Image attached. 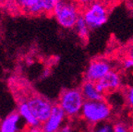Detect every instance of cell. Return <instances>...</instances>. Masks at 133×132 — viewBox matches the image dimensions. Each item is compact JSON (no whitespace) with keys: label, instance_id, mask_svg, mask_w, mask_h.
Here are the masks:
<instances>
[{"label":"cell","instance_id":"1","mask_svg":"<svg viewBox=\"0 0 133 132\" xmlns=\"http://www.w3.org/2000/svg\"><path fill=\"white\" fill-rule=\"evenodd\" d=\"M81 115L87 123L94 126L108 121L112 115V108L105 100L85 101Z\"/></svg>","mask_w":133,"mask_h":132},{"label":"cell","instance_id":"2","mask_svg":"<svg viewBox=\"0 0 133 132\" xmlns=\"http://www.w3.org/2000/svg\"><path fill=\"white\" fill-rule=\"evenodd\" d=\"M53 14L61 27L69 30L74 29L81 15L77 5L70 0H60Z\"/></svg>","mask_w":133,"mask_h":132},{"label":"cell","instance_id":"3","mask_svg":"<svg viewBox=\"0 0 133 132\" xmlns=\"http://www.w3.org/2000/svg\"><path fill=\"white\" fill-rule=\"evenodd\" d=\"M84 103L85 99L81 90L73 88L64 90L61 93L58 104L60 105L66 116L76 117L81 114Z\"/></svg>","mask_w":133,"mask_h":132},{"label":"cell","instance_id":"4","mask_svg":"<svg viewBox=\"0 0 133 132\" xmlns=\"http://www.w3.org/2000/svg\"><path fill=\"white\" fill-rule=\"evenodd\" d=\"M83 19L91 30H96L102 27L108 21L109 9L107 4L104 1H95L85 6L82 12Z\"/></svg>","mask_w":133,"mask_h":132},{"label":"cell","instance_id":"5","mask_svg":"<svg viewBox=\"0 0 133 132\" xmlns=\"http://www.w3.org/2000/svg\"><path fill=\"white\" fill-rule=\"evenodd\" d=\"M27 104L31 109L33 116L38 119L40 123H45L51 116L54 105L45 98L34 95L27 100Z\"/></svg>","mask_w":133,"mask_h":132},{"label":"cell","instance_id":"6","mask_svg":"<svg viewBox=\"0 0 133 132\" xmlns=\"http://www.w3.org/2000/svg\"><path fill=\"white\" fill-rule=\"evenodd\" d=\"M113 66L110 61L106 59H94L89 63L84 72L85 81H101L112 69Z\"/></svg>","mask_w":133,"mask_h":132},{"label":"cell","instance_id":"7","mask_svg":"<svg viewBox=\"0 0 133 132\" xmlns=\"http://www.w3.org/2000/svg\"><path fill=\"white\" fill-rule=\"evenodd\" d=\"M122 81L121 75L115 70H111L101 81L96 82V87L98 91L103 94L105 93H115L121 88Z\"/></svg>","mask_w":133,"mask_h":132},{"label":"cell","instance_id":"8","mask_svg":"<svg viewBox=\"0 0 133 132\" xmlns=\"http://www.w3.org/2000/svg\"><path fill=\"white\" fill-rule=\"evenodd\" d=\"M66 116V114L60 107V105H54L51 116L47 119V121L44 123V126L42 128L44 132H58L62 127V124Z\"/></svg>","mask_w":133,"mask_h":132},{"label":"cell","instance_id":"9","mask_svg":"<svg viewBox=\"0 0 133 132\" xmlns=\"http://www.w3.org/2000/svg\"><path fill=\"white\" fill-rule=\"evenodd\" d=\"M81 93L85 101H101L104 100V95L97 90L96 82L85 81L81 88Z\"/></svg>","mask_w":133,"mask_h":132},{"label":"cell","instance_id":"10","mask_svg":"<svg viewBox=\"0 0 133 132\" xmlns=\"http://www.w3.org/2000/svg\"><path fill=\"white\" fill-rule=\"evenodd\" d=\"M21 121V115L19 112H13L8 115L0 125V132H18Z\"/></svg>","mask_w":133,"mask_h":132},{"label":"cell","instance_id":"11","mask_svg":"<svg viewBox=\"0 0 133 132\" xmlns=\"http://www.w3.org/2000/svg\"><path fill=\"white\" fill-rule=\"evenodd\" d=\"M19 115H21V116H22V118L26 121V123H27L31 128H37V127H40L41 123L38 121V119L35 116H33V114L31 113V109L29 108V106H28L26 102L19 104Z\"/></svg>","mask_w":133,"mask_h":132},{"label":"cell","instance_id":"12","mask_svg":"<svg viewBox=\"0 0 133 132\" xmlns=\"http://www.w3.org/2000/svg\"><path fill=\"white\" fill-rule=\"evenodd\" d=\"M75 30H76V32H77L78 36L81 41H87L88 38H89L91 29L86 23L85 19H83L82 15H81V17L78 19L77 24L75 26Z\"/></svg>","mask_w":133,"mask_h":132},{"label":"cell","instance_id":"13","mask_svg":"<svg viewBox=\"0 0 133 132\" xmlns=\"http://www.w3.org/2000/svg\"><path fill=\"white\" fill-rule=\"evenodd\" d=\"M91 132H114V126L108 121L94 125Z\"/></svg>","mask_w":133,"mask_h":132},{"label":"cell","instance_id":"14","mask_svg":"<svg viewBox=\"0 0 133 132\" xmlns=\"http://www.w3.org/2000/svg\"><path fill=\"white\" fill-rule=\"evenodd\" d=\"M60 0H43L44 9L45 13H54L56 6Z\"/></svg>","mask_w":133,"mask_h":132},{"label":"cell","instance_id":"15","mask_svg":"<svg viewBox=\"0 0 133 132\" xmlns=\"http://www.w3.org/2000/svg\"><path fill=\"white\" fill-rule=\"evenodd\" d=\"M42 0H18V2H19V6L21 8H25L26 10L29 9L30 8H31L32 6L36 5L37 3L41 2Z\"/></svg>","mask_w":133,"mask_h":132},{"label":"cell","instance_id":"16","mask_svg":"<svg viewBox=\"0 0 133 132\" xmlns=\"http://www.w3.org/2000/svg\"><path fill=\"white\" fill-rule=\"evenodd\" d=\"M125 99L127 101L129 106L133 109V86L129 87L126 90V93H125Z\"/></svg>","mask_w":133,"mask_h":132},{"label":"cell","instance_id":"17","mask_svg":"<svg viewBox=\"0 0 133 132\" xmlns=\"http://www.w3.org/2000/svg\"><path fill=\"white\" fill-rule=\"evenodd\" d=\"M123 67L126 69H132L133 68V49L129 52V55L123 62Z\"/></svg>","mask_w":133,"mask_h":132},{"label":"cell","instance_id":"18","mask_svg":"<svg viewBox=\"0 0 133 132\" xmlns=\"http://www.w3.org/2000/svg\"><path fill=\"white\" fill-rule=\"evenodd\" d=\"M114 132H131L129 128L127 127V125L123 123H116L114 125Z\"/></svg>","mask_w":133,"mask_h":132},{"label":"cell","instance_id":"19","mask_svg":"<svg viewBox=\"0 0 133 132\" xmlns=\"http://www.w3.org/2000/svg\"><path fill=\"white\" fill-rule=\"evenodd\" d=\"M76 1H77L79 5H81V6H89L90 4H91V3L97 1V0H76Z\"/></svg>","mask_w":133,"mask_h":132},{"label":"cell","instance_id":"20","mask_svg":"<svg viewBox=\"0 0 133 132\" xmlns=\"http://www.w3.org/2000/svg\"><path fill=\"white\" fill-rule=\"evenodd\" d=\"M58 132H73V130H72V128H71L69 125L66 124V125H64V126L61 127Z\"/></svg>","mask_w":133,"mask_h":132},{"label":"cell","instance_id":"21","mask_svg":"<svg viewBox=\"0 0 133 132\" xmlns=\"http://www.w3.org/2000/svg\"><path fill=\"white\" fill-rule=\"evenodd\" d=\"M105 4H112V3H114V2H116V0H103Z\"/></svg>","mask_w":133,"mask_h":132},{"label":"cell","instance_id":"22","mask_svg":"<svg viewBox=\"0 0 133 132\" xmlns=\"http://www.w3.org/2000/svg\"><path fill=\"white\" fill-rule=\"evenodd\" d=\"M40 132H44V130H43V128H42V130H41V131H40Z\"/></svg>","mask_w":133,"mask_h":132},{"label":"cell","instance_id":"23","mask_svg":"<svg viewBox=\"0 0 133 132\" xmlns=\"http://www.w3.org/2000/svg\"><path fill=\"white\" fill-rule=\"evenodd\" d=\"M125 1H129V0H125Z\"/></svg>","mask_w":133,"mask_h":132}]
</instances>
